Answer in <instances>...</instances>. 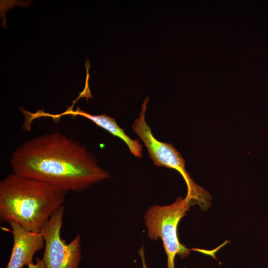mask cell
Segmentation results:
<instances>
[{
  "instance_id": "obj_1",
  "label": "cell",
  "mask_w": 268,
  "mask_h": 268,
  "mask_svg": "<svg viewBox=\"0 0 268 268\" xmlns=\"http://www.w3.org/2000/svg\"><path fill=\"white\" fill-rule=\"evenodd\" d=\"M12 172L67 192L83 191L110 178L80 142L59 131L33 137L14 150Z\"/></svg>"
},
{
  "instance_id": "obj_2",
  "label": "cell",
  "mask_w": 268,
  "mask_h": 268,
  "mask_svg": "<svg viewBox=\"0 0 268 268\" xmlns=\"http://www.w3.org/2000/svg\"><path fill=\"white\" fill-rule=\"evenodd\" d=\"M67 192L14 173L0 181V220L17 223L40 232L52 214L63 205Z\"/></svg>"
},
{
  "instance_id": "obj_3",
  "label": "cell",
  "mask_w": 268,
  "mask_h": 268,
  "mask_svg": "<svg viewBox=\"0 0 268 268\" xmlns=\"http://www.w3.org/2000/svg\"><path fill=\"white\" fill-rule=\"evenodd\" d=\"M148 100V97L144 99L139 117L132 125L134 131L144 143L149 157L155 165L174 169L181 175L187 187L185 198L187 201L192 205L198 204L202 209H206L210 202L209 193L196 184L190 177L185 168V160L180 152L172 144L156 139L146 123L145 115Z\"/></svg>"
},
{
  "instance_id": "obj_4",
  "label": "cell",
  "mask_w": 268,
  "mask_h": 268,
  "mask_svg": "<svg viewBox=\"0 0 268 268\" xmlns=\"http://www.w3.org/2000/svg\"><path fill=\"white\" fill-rule=\"evenodd\" d=\"M191 206L185 198L179 197L171 204L150 207L144 216L149 238H160L163 242L167 258V268H175L177 255L184 258L190 254V250L179 240L178 227Z\"/></svg>"
},
{
  "instance_id": "obj_5",
  "label": "cell",
  "mask_w": 268,
  "mask_h": 268,
  "mask_svg": "<svg viewBox=\"0 0 268 268\" xmlns=\"http://www.w3.org/2000/svg\"><path fill=\"white\" fill-rule=\"evenodd\" d=\"M64 211L63 205L57 209L40 231L45 241L42 259L46 268H77L81 258L80 235H76L69 244L61 237Z\"/></svg>"
},
{
  "instance_id": "obj_6",
  "label": "cell",
  "mask_w": 268,
  "mask_h": 268,
  "mask_svg": "<svg viewBox=\"0 0 268 268\" xmlns=\"http://www.w3.org/2000/svg\"><path fill=\"white\" fill-rule=\"evenodd\" d=\"M8 224L12 229L13 244L5 268H22L33 263V256L45 247V241L40 232L26 230L14 221Z\"/></svg>"
},
{
  "instance_id": "obj_7",
  "label": "cell",
  "mask_w": 268,
  "mask_h": 268,
  "mask_svg": "<svg viewBox=\"0 0 268 268\" xmlns=\"http://www.w3.org/2000/svg\"><path fill=\"white\" fill-rule=\"evenodd\" d=\"M70 115L73 116H80L90 120L98 126L109 132L113 135L121 138L128 146L131 153L134 156L140 158L142 156V146L137 139H133L125 133L124 130L117 124L115 119L103 114L93 115L77 108L75 111L67 109L65 112L59 115H54L53 119L59 118L61 116Z\"/></svg>"
},
{
  "instance_id": "obj_8",
  "label": "cell",
  "mask_w": 268,
  "mask_h": 268,
  "mask_svg": "<svg viewBox=\"0 0 268 268\" xmlns=\"http://www.w3.org/2000/svg\"><path fill=\"white\" fill-rule=\"evenodd\" d=\"M36 262L35 264L31 263L29 264L28 268H46L45 265L42 259L39 258H36Z\"/></svg>"
},
{
  "instance_id": "obj_9",
  "label": "cell",
  "mask_w": 268,
  "mask_h": 268,
  "mask_svg": "<svg viewBox=\"0 0 268 268\" xmlns=\"http://www.w3.org/2000/svg\"><path fill=\"white\" fill-rule=\"evenodd\" d=\"M138 253L141 260L142 268H147L145 262L143 246H142L139 249Z\"/></svg>"
}]
</instances>
